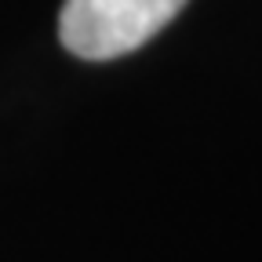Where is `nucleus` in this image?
Instances as JSON below:
<instances>
[{"label":"nucleus","instance_id":"f257e3e1","mask_svg":"<svg viewBox=\"0 0 262 262\" xmlns=\"http://www.w3.org/2000/svg\"><path fill=\"white\" fill-rule=\"evenodd\" d=\"M189 0H66L58 15L62 48L88 62L139 51Z\"/></svg>","mask_w":262,"mask_h":262}]
</instances>
